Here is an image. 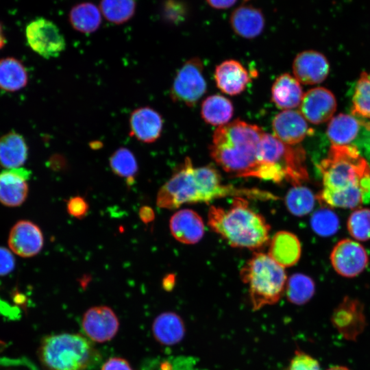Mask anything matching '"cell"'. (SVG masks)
Returning <instances> with one entry per match:
<instances>
[{
    "instance_id": "6da1fadb",
    "label": "cell",
    "mask_w": 370,
    "mask_h": 370,
    "mask_svg": "<svg viewBox=\"0 0 370 370\" xmlns=\"http://www.w3.org/2000/svg\"><path fill=\"white\" fill-rule=\"evenodd\" d=\"M225 197L262 201L278 199L274 194L259 188L224 184L214 166L194 167L190 158L186 157L159 189L156 204L159 208L173 210L184 204L208 203Z\"/></svg>"
},
{
    "instance_id": "7a4b0ae2",
    "label": "cell",
    "mask_w": 370,
    "mask_h": 370,
    "mask_svg": "<svg viewBox=\"0 0 370 370\" xmlns=\"http://www.w3.org/2000/svg\"><path fill=\"white\" fill-rule=\"evenodd\" d=\"M318 168L323 189L316 197L321 203L356 208L370 202V165L356 147L332 145Z\"/></svg>"
},
{
    "instance_id": "3957f363",
    "label": "cell",
    "mask_w": 370,
    "mask_h": 370,
    "mask_svg": "<svg viewBox=\"0 0 370 370\" xmlns=\"http://www.w3.org/2000/svg\"><path fill=\"white\" fill-rule=\"evenodd\" d=\"M264 134L259 126L238 119L218 127L210 146V156L232 176L262 180L260 147Z\"/></svg>"
},
{
    "instance_id": "277c9868",
    "label": "cell",
    "mask_w": 370,
    "mask_h": 370,
    "mask_svg": "<svg viewBox=\"0 0 370 370\" xmlns=\"http://www.w3.org/2000/svg\"><path fill=\"white\" fill-rule=\"evenodd\" d=\"M210 229L234 247L256 249L267 244L270 225L249 206L247 199L236 197L228 208L210 206L208 213Z\"/></svg>"
},
{
    "instance_id": "5b68a950",
    "label": "cell",
    "mask_w": 370,
    "mask_h": 370,
    "mask_svg": "<svg viewBox=\"0 0 370 370\" xmlns=\"http://www.w3.org/2000/svg\"><path fill=\"white\" fill-rule=\"evenodd\" d=\"M240 276L248 286L253 310L278 303L285 293V269L268 254L254 253L241 269Z\"/></svg>"
},
{
    "instance_id": "8992f818",
    "label": "cell",
    "mask_w": 370,
    "mask_h": 370,
    "mask_svg": "<svg viewBox=\"0 0 370 370\" xmlns=\"http://www.w3.org/2000/svg\"><path fill=\"white\" fill-rule=\"evenodd\" d=\"M262 179L275 183L286 181L302 185L308 179L306 153L301 146L290 145L265 133L260 147Z\"/></svg>"
},
{
    "instance_id": "52a82bcc",
    "label": "cell",
    "mask_w": 370,
    "mask_h": 370,
    "mask_svg": "<svg viewBox=\"0 0 370 370\" xmlns=\"http://www.w3.org/2000/svg\"><path fill=\"white\" fill-rule=\"evenodd\" d=\"M38 356L47 370H86L97 354L91 343L81 334L62 333L43 338Z\"/></svg>"
},
{
    "instance_id": "ba28073f",
    "label": "cell",
    "mask_w": 370,
    "mask_h": 370,
    "mask_svg": "<svg viewBox=\"0 0 370 370\" xmlns=\"http://www.w3.org/2000/svg\"><path fill=\"white\" fill-rule=\"evenodd\" d=\"M206 89L203 62L198 58H193L187 60L176 73L170 97L175 102L193 106L204 96Z\"/></svg>"
},
{
    "instance_id": "9c48e42d",
    "label": "cell",
    "mask_w": 370,
    "mask_h": 370,
    "mask_svg": "<svg viewBox=\"0 0 370 370\" xmlns=\"http://www.w3.org/2000/svg\"><path fill=\"white\" fill-rule=\"evenodd\" d=\"M25 36L30 48L46 59L58 57L66 48L64 36L58 27L43 17L27 24Z\"/></svg>"
},
{
    "instance_id": "30bf717a",
    "label": "cell",
    "mask_w": 370,
    "mask_h": 370,
    "mask_svg": "<svg viewBox=\"0 0 370 370\" xmlns=\"http://www.w3.org/2000/svg\"><path fill=\"white\" fill-rule=\"evenodd\" d=\"M330 261L338 274L345 278H354L366 269L369 257L362 245L345 238L338 241L333 247Z\"/></svg>"
},
{
    "instance_id": "8fae6325",
    "label": "cell",
    "mask_w": 370,
    "mask_h": 370,
    "mask_svg": "<svg viewBox=\"0 0 370 370\" xmlns=\"http://www.w3.org/2000/svg\"><path fill=\"white\" fill-rule=\"evenodd\" d=\"M82 326L90 339L97 343H104L115 336L119 330V321L110 307L93 306L84 314Z\"/></svg>"
},
{
    "instance_id": "7c38bea8",
    "label": "cell",
    "mask_w": 370,
    "mask_h": 370,
    "mask_svg": "<svg viewBox=\"0 0 370 370\" xmlns=\"http://www.w3.org/2000/svg\"><path fill=\"white\" fill-rule=\"evenodd\" d=\"M8 246L15 254L30 258L37 255L44 245L40 228L32 221L21 220L12 227L8 236Z\"/></svg>"
},
{
    "instance_id": "4fadbf2b",
    "label": "cell",
    "mask_w": 370,
    "mask_h": 370,
    "mask_svg": "<svg viewBox=\"0 0 370 370\" xmlns=\"http://www.w3.org/2000/svg\"><path fill=\"white\" fill-rule=\"evenodd\" d=\"M299 109L306 121L320 124L332 118L336 109V101L329 90L317 87L304 94Z\"/></svg>"
},
{
    "instance_id": "5bb4252c",
    "label": "cell",
    "mask_w": 370,
    "mask_h": 370,
    "mask_svg": "<svg viewBox=\"0 0 370 370\" xmlns=\"http://www.w3.org/2000/svg\"><path fill=\"white\" fill-rule=\"evenodd\" d=\"M273 136L282 143L296 145L310 134L306 119L300 112L282 110L272 121Z\"/></svg>"
},
{
    "instance_id": "9a60e30c",
    "label": "cell",
    "mask_w": 370,
    "mask_h": 370,
    "mask_svg": "<svg viewBox=\"0 0 370 370\" xmlns=\"http://www.w3.org/2000/svg\"><path fill=\"white\" fill-rule=\"evenodd\" d=\"M329 64L321 53L308 50L297 55L293 64L294 77L299 83L315 84L322 82L329 73Z\"/></svg>"
},
{
    "instance_id": "2e32d148",
    "label": "cell",
    "mask_w": 370,
    "mask_h": 370,
    "mask_svg": "<svg viewBox=\"0 0 370 370\" xmlns=\"http://www.w3.org/2000/svg\"><path fill=\"white\" fill-rule=\"evenodd\" d=\"M30 172L19 167L0 172V203L8 207L21 206L28 195Z\"/></svg>"
},
{
    "instance_id": "e0dca14e",
    "label": "cell",
    "mask_w": 370,
    "mask_h": 370,
    "mask_svg": "<svg viewBox=\"0 0 370 370\" xmlns=\"http://www.w3.org/2000/svg\"><path fill=\"white\" fill-rule=\"evenodd\" d=\"M163 127L162 116L154 109L146 106L134 110L130 116V135L136 140L152 143L161 135Z\"/></svg>"
},
{
    "instance_id": "ac0fdd59",
    "label": "cell",
    "mask_w": 370,
    "mask_h": 370,
    "mask_svg": "<svg viewBox=\"0 0 370 370\" xmlns=\"http://www.w3.org/2000/svg\"><path fill=\"white\" fill-rule=\"evenodd\" d=\"M204 223L201 217L190 209L175 212L170 219L169 228L172 236L184 244H195L204 234Z\"/></svg>"
},
{
    "instance_id": "d6986e66",
    "label": "cell",
    "mask_w": 370,
    "mask_h": 370,
    "mask_svg": "<svg viewBox=\"0 0 370 370\" xmlns=\"http://www.w3.org/2000/svg\"><path fill=\"white\" fill-rule=\"evenodd\" d=\"M214 79L223 92L233 96L243 92L251 79L249 72L239 62L227 60L217 66Z\"/></svg>"
},
{
    "instance_id": "ffe728a7",
    "label": "cell",
    "mask_w": 370,
    "mask_h": 370,
    "mask_svg": "<svg viewBox=\"0 0 370 370\" xmlns=\"http://www.w3.org/2000/svg\"><path fill=\"white\" fill-rule=\"evenodd\" d=\"M233 31L239 36L252 39L262 34L265 25L262 12L252 5H241L236 8L230 18Z\"/></svg>"
},
{
    "instance_id": "44dd1931",
    "label": "cell",
    "mask_w": 370,
    "mask_h": 370,
    "mask_svg": "<svg viewBox=\"0 0 370 370\" xmlns=\"http://www.w3.org/2000/svg\"><path fill=\"white\" fill-rule=\"evenodd\" d=\"M301 253V247L297 236L287 231H280L273 236L267 254L277 264L285 268L295 264Z\"/></svg>"
},
{
    "instance_id": "7402d4cb",
    "label": "cell",
    "mask_w": 370,
    "mask_h": 370,
    "mask_svg": "<svg viewBox=\"0 0 370 370\" xmlns=\"http://www.w3.org/2000/svg\"><path fill=\"white\" fill-rule=\"evenodd\" d=\"M303 95L300 83L288 73L278 76L271 87V101L283 110L299 106Z\"/></svg>"
},
{
    "instance_id": "603a6c76",
    "label": "cell",
    "mask_w": 370,
    "mask_h": 370,
    "mask_svg": "<svg viewBox=\"0 0 370 370\" xmlns=\"http://www.w3.org/2000/svg\"><path fill=\"white\" fill-rule=\"evenodd\" d=\"M28 157V146L23 136L15 131L0 137V165L6 169L21 167Z\"/></svg>"
},
{
    "instance_id": "cb8c5ba5",
    "label": "cell",
    "mask_w": 370,
    "mask_h": 370,
    "mask_svg": "<svg viewBox=\"0 0 370 370\" xmlns=\"http://www.w3.org/2000/svg\"><path fill=\"white\" fill-rule=\"evenodd\" d=\"M152 333L162 345H173L184 337L186 328L182 319L173 312H164L156 317L152 323Z\"/></svg>"
},
{
    "instance_id": "d4e9b609",
    "label": "cell",
    "mask_w": 370,
    "mask_h": 370,
    "mask_svg": "<svg viewBox=\"0 0 370 370\" xmlns=\"http://www.w3.org/2000/svg\"><path fill=\"white\" fill-rule=\"evenodd\" d=\"M28 82V73L23 64L14 57L0 58V89L16 92Z\"/></svg>"
},
{
    "instance_id": "484cf974",
    "label": "cell",
    "mask_w": 370,
    "mask_h": 370,
    "mask_svg": "<svg viewBox=\"0 0 370 370\" xmlns=\"http://www.w3.org/2000/svg\"><path fill=\"white\" fill-rule=\"evenodd\" d=\"M233 114L234 106L231 101L220 95L208 97L201 104V117L211 125L220 127L227 124Z\"/></svg>"
},
{
    "instance_id": "4316f807",
    "label": "cell",
    "mask_w": 370,
    "mask_h": 370,
    "mask_svg": "<svg viewBox=\"0 0 370 370\" xmlns=\"http://www.w3.org/2000/svg\"><path fill=\"white\" fill-rule=\"evenodd\" d=\"M351 112L362 126L370 131V73L362 72L356 84Z\"/></svg>"
},
{
    "instance_id": "83f0119b",
    "label": "cell",
    "mask_w": 370,
    "mask_h": 370,
    "mask_svg": "<svg viewBox=\"0 0 370 370\" xmlns=\"http://www.w3.org/2000/svg\"><path fill=\"white\" fill-rule=\"evenodd\" d=\"M360 125L352 115L339 114L329 122L327 136L334 145H349L356 138Z\"/></svg>"
},
{
    "instance_id": "f1b7e54d",
    "label": "cell",
    "mask_w": 370,
    "mask_h": 370,
    "mask_svg": "<svg viewBox=\"0 0 370 370\" xmlns=\"http://www.w3.org/2000/svg\"><path fill=\"white\" fill-rule=\"evenodd\" d=\"M69 21L75 30L86 34L92 33L97 30L101 25V12L92 3H78L70 10Z\"/></svg>"
},
{
    "instance_id": "f546056e",
    "label": "cell",
    "mask_w": 370,
    "mask_h": 370,
    "mask_svg": "<svg viewBox=\"0 0 370 370\" xmlns=\"http://www.w3.org/2000/svg\"><path fill=\"white\" fill-rule=\"evenodd\" d=\"M364 315L362 306L360 302L350 297L345 298L334 310L332 321L336 327L343 331L345 326L354 325L359 331L358 325L363 326Z\"/></svg>"
},
{
    "instance_id": "4dcf8cb0",
    "label": "cell",
    "mask_w": 370,
    "mask_h": 370,
    "mask_svg": "<svg viewBox=\"0 0 370 370\" xmlns=\"http://www.w3.org/2000/svg\"><path fill=\"white\" fill-rule=\"evenodd\" d=\"M315 284L309 276L295 273L287 279L285 293L287 299L295 305L306 304L313 297Z\"/></svg>"
},
{
    "instance_id": "1f68e13d",
    "label": "cell",
    "mask_w": 370,
    "mask_h": 370,
    "mask_svg": "<svg viewBox=\"0 0 370 370\" xmlns=\"http://www.w3.org/2000/svg\"><path fill=\"white\" fill-rule=\"evenodd\" d=\"M316 197L311 190L302 185L293 186L284 201L288 210L296 217H303L314 208Z\"/></svg>"
},
{
    "instance_id": "d6a6232c",
    "label": "cell",
    "mask_w": 370,
    "mask_h": 370,
    "mask_svg": "<svg viewBox=\"0 0 370 370\" xmlns=\"http://www.w3.org/2000/svg\"><path fill=\"white\" fill-rule=\"evenodd\" d=\"M110 166L117 176L124 178L128 185L134 182L138 173V163L134 153L127 148L120 147L110 156Z\"/></svg>"
},
{
    "instance_id": "836d02e7",
    "label": "cell",
    "mask_w": 370,
    "mask_h": 370,
    "mask_svg": "<svg viewBox=\"0 0 370 370\" xmlns=\"http://www.w3.org/2000/svg\"><path fill=\"white\" fill-rule=\"evenodd\" d=\"M100 8L104 17L114 24H122L134 14V0H101Z\"/></svg>"
},
{
    "instance_id": "e575fe53",
    "label": "cell",
    "mask_w": 370,
    "mask_h": 370,
    "mask_svg": "<svg viewBox=\"0 0 370 370\" xmlns=\"http://www.w3.org/2000/svg\"><path fill=\"white\" fill-rule=\"evenodd\" d=\"M339 219L337 214L328 208L315 211L310 219L312 230L322 237L334 235L339 228Z\"/></svg>"
},
{
    "instance_id": "d590c367",
    "label": "cell",
    "mask_w": 370,
    "mask_h": 370,
    "mask_svg": "<svg viewBox=\"0 0 370 370\" xmlns=\"http://www.w3.org/2000/svg\"><path fill=\"white\" fill-rule=\"evenodd\" d=\"M347 227L349 234L356 240H369L370 209L358 208L352 212L347 220Z\"/></svg>"
},
{
    "instance_id": "8d00e7d4",
    "label": "cell",
    "mask_w": 370,
    "mask_h": 370,
    "mask_svg": "<svg viewBox=\"0 0 370 370\" xmlns=\"http://www.w3.org/2000/svg\"><path fill=\"white\" fill-rule=\"evenodd\" d=\"M186 14L184 4L178 0H166L162 7V16L170 23H179L184 20Z\"/></svg>"
},
{
    "instance_id": "74e56055",
    "label": "cell",
    "mask_w": 370,
    "mask_h": 370,
    "mask_svg": "<svg viewBox=\"0 0 370 370\" xmlns=\"http://www.w3.org/2000/svg\"><path fill=\"white\" fill-rule=\"evenodd\" d=\"M288 370H321V367L314 358L297 350L290 362Z\"/></svg>"
},
{
    "instance_id": "f35d334b",
    "label": "cell",
    "mask_w": 370,
    "mask_h": 370,
    "mask_svg": "<svg viewBox=\"0 0 370 370\" xmlns=\"http://www.w3.org/2000/svg\"><path fill=\"white\" fill-rule=\"evenodd\" d=\"M66 210L68 213L75 218L84 217L89 210L87 201L80 196L73 197L67 202Z\"/></svg>"
},
{
    "instance_id": "ab89813d",
    "label": "cell",
    "mask_w": 370,
    "mask_h": 370,
    "mask_svg": "<svg viewBox=\"0 0 370 370\" xmlns=\"http://www.w3.org/2000/svg\"><path fill=\"white\" fill-rule=\"evenodd\" d=\"M12 253L11 250L0 247V276L6 275L14 270L15 259Z\"/></svg>"
},
{
    "instance_id": "60d3db41",
    "label": "cell",
    "mask_w": 370,
    "mask_h": 370,
    "mask_svg": "<svg viewBox=\"0 0 370 370\" xmlns=\"http://www.w3.org/2000/svg\"><path fill=\"white\" fill-rule=\"evenodd\" d=\"M101 370H132L129 362L121 358H109L102 366Z\"/></svg>"
},
{
    "instance_id": "b9f144b4",
    "label": "cell",
    "mask_w": 370,
    "mask_h": 370,
    "mask_svg": "<svg viewBox=\"0 0 370 370\" xmlns=\"http://www.w3.org/2000/svg\"><path fill=\"white\" fill-rule=\"evenodd\" d=\"M213 8L224 10L233 6L237 0H206Z\"/></svg>"
},
{
    "instance_id": "7bdbcfd3",
    "label": "cell",
    "mask_w": 370,
    "mask_h": 370,
    "mask_svg": "<svg viewBox=\"0 0 370 370\" xmlns=\"http://www.w3.org/2000/svg\"><path fill=\"white\" fill-rule=\"evenodd\" d=\"M139 217L143 222L149 223L154 219L155 214L151 207L145 206L140 208L139 210Z\"/></svg>"
},
{
    "instance_id": "ee69618b",
    "label": "cell",
    "mask_w": 370,
    "mask_h": 370,
    "mask_svg": "<svg viewBox=\"0 0 370 370\" xmlns=\"http://www.w3.org/2000/svg\"><path fill=\"white\" fill-rule=\"evenodd\" d=\"M175 284V276L173 274H169L166 276L162 280V287L166 291H171Z\"/></svg>"
},
{
    "instance_id": "f6af8a7d",
    "label": "cell",
    "mask_w": 370,
    "mask_h": 370,
    "mask_svg": "<svg viewBox=\"0 0 370 370\" xmlns=\"http://www.w3.org/2000/svg\"><path fill=\"white\" fill-rule=\"evenodd\" d=\"M6 43V39L4 34L2 24L0 22V50L5 46Z\"/></svg>"
},
{
    "instance_id": "bcb514c9",
    "label": "cell",
    "mask_w": 370,
    "mask_h": 370,
    "mask_svg": "<svg viewBox=\"0 0 370 370\" xmlns=\"http://www.w3.org/2000/svg\"><path fill=\"white\" fill-rule=\"evenodd\" d=\"M327 370H350L347 367L344 366H333L328 369Z\"/></svg>"
}]
</instances>
